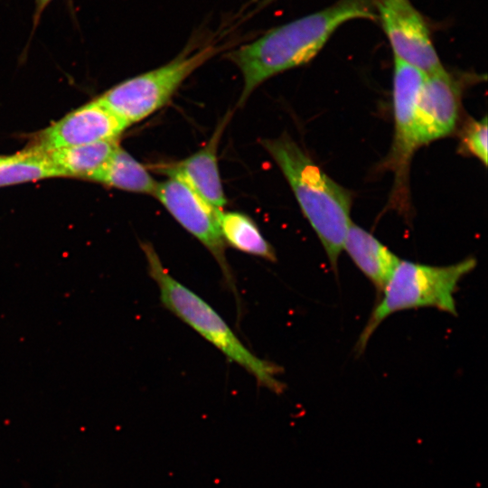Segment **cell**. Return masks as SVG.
<instances>
[{"label":"cell","mask_w":488,"mask_h":488,"mask_svg":"<svg viewBox=\"0 0 488 488\" xmlns=\"http://www.w3.org/2000/svg\"><path fill=\"white\" fill-rule=\"evenodd\" d=\"M475 266L476 260L473 257L447 266H430L400 259L360 335L357 352H363L375 330L394 313L434 307L456 315L455 294L458 284Z\"/></svg>","instance_id":"4"},{"label":"cell","mask_w":488,"mask_h":488,"mask_svg":"<svg viewBox=\"0 0 488 488\" xmlns=\"http://www.w3.org/2000/svg\"><path fill=\"white\" fill-rule=\"evenodd\" d=\"M129 126L97 99L42 130L33 145L49 151L117 139Z\"/></svg>","instance_id":"8"},{"label":"cell","mask_w":488,"mask_h":488,"mask_svg":"<svg viewBox=\"0 0 488 488\" xmlns=\"http://www.w3.org/2000/svg\"><path fill=\"white\" fill-rule=\"evenodd\" d=\"M461 148L487 164V117L471 121L461 136Z\"/></svg>","instance_id":"17"},{"label":"cell","mask_w":488,"mask_h":488,"mask_svg":"<svg viewBox=\"0 0 488 488\" xmlns=\"http://www.w3.org/2000/svg\"><path fill=\"white\" fill-rule=\"evenodd\" d=\"M224 124L219 126L207 145L195 154L159 171L186 183L217 209L226 204L217 164V147Z\"/></svg>","instance_id":"11"},{"label":"cell","mask_w":488,"mask_h":488,"mask_svg":"<svg viewBox=\"0 0 488 488\" xmlns=\"http://www.w3.org/2000/svg\"><path fill=\"white\" fill-rule=\"evenodd\" d=\"M223 49L211 43L183 50L168 63L119 83L99 99L129 125L140 121L164 106L191 73Z\"/></svg>","instance_id":"5"},{"label":"cell","mask_w":488,"mask_h":488,"mask_svg":"<svg viewBox=\"0 0 488 488\" xmlns=\"http://www.w3.org/2000/svg\"><path fill=\"white\" fill-rule=\"evenodd\" d=\"M52 1L53 0H34V9L32 18V34L34 33L38 27L43 12Z\"/></svg>","instance_id":"18"},{"label":"cell","mask_w":488,"mask_h":488,"mask_svg":"<svg viewBox=\"0 0 488 488\" xmlns=\"http://www.w3.org/2000/svg\"><path fill=\"white\" fill-rule=\"evenodd\" d=\"M460 82L445 69L426 75L416 108L418 145L448 136L458 119Z\"/></svg>","instance_id":"10"},{"label":"cell","mask_w":488,"mask_h":488,"mask_svg":"<svg viewBox=\"0 0 488 488\" xmlns=\"http://www.w3.org/2000/svg\"><path fill=\"white\" fill-rule=\"evenodd\" d=\"M218 221L223 239L236 249L269 261L277 259L272 246L263 237L256 223L246 214L221 211Z\"/></svg>","instance_id":"15"},{"label":"cell","mask_w":488,"mask_h":488,"mask_svg":"<svg viewBox=\"0 0 488 488\" xmlns=\"http://www.w3.org/2000/svg\"><path fill=\"white\" fill-rule=\"evenodd\" d=\"M376 0H339L315 13L274 27L227 57L243 76L242 104L263 81L310 61L333 33L356 19L376 20Z\"/></svg>","instance_id":"1"},{"label":"cell","mask_w":488,"mask_h":488,"mask_svg":"<svg viewBox=\"0 0 488 488\" xmlns=\"http://www.w3.org/2000/svg\"><path fill=\"white\" fill-rule=\"evenodd\" d=\"M266 150L288 182L299 206L337 273L343 241L352 222L351 194L331 179L289 136L263 140Z\"/></svg>","instance_id":"2"},{"label":"cell","mask_w":488,"mask_h":488,"mask_svg":"<svg viewBox=\"0 0 488 488\" xmlns=\"http://www.w3.org/2000/svg\"><path fill=\"white\" fill-rule=\"evenodd\" d=\"M63 177L46 151L32 145L14 155L0 156V187L52 177Z\"/></svg>","instance_id":"14"},{"label":"cell","mask_w":488,"mask_h":488,"mask_svg":"<svg viewBox=\"0 0 488 488\" xmlns=\"http://www.w3.org/2000/svg\"><path fill=\"white\" fill-rule=\"evenodd\" d=\"M393 77V112L395 134L389 164L396 174V184H404L413 152L418 147L416 136V108L426 75L395 59Z\"/></svg>","instance_id":"9"},{"label":"cell","mask_w":488,"mask_h":488,"mask_svg":"<svg viewBox=\"0 0 488 488\" xmlns=\"http://www.w3.org/2000/svg\"><path fill=\"white\" fill-rule=\"evenodd\" d=\"M343 249L380 292L400 261L371 233L352 222L349 225Z\"/></svg>","instance_id":"12"},{"label":"cell","mask_w":488,"mask_h":488,"mask_svg":"<svg viewBox=\"0 0 488 488\" xmlns=\"http://www.w3.org/2000/svg\"><path fill=\"white\" fill-rule=\"evenodd\" d=\"M375 7L395 59L425 75L444 69L428 24L410 0H376Z\"/></svg>","instance_id":"6"},{"label":"cell","mask_w":488,"mask_h":488,"mask_svg":"<svg viewBox=\"0 0 488 488\" xmlns=\"http://www.w3.org/2000/svg\"><path fill=\"white\" fill-rule=\"evenodd\" d=\"M117 139L46 151L62 176L96 181L118 146Z\"/></svg>","instance_id":"13"},{"label":"cell","mask_w":488,"mask_h":488,"mask_svg":"<svg viewBox=\"0 0 488 488\" xmlns=\"http://www.w3.org/2000/svg\"><path fill=\"white\" fill-rule=\"evenodd\" d=\"M96 182L121 190L154 194L157 183L146 169L118 145Z\"/></svg>","instance_id":"16"},{"label":"cell","mask_w":488,"mask_h":488,"mask_svg":"<svg viewBox=\"0 0 488 488\" xmlns=\"http://www.w3.org/2000/svg\"><path fill=\"white\" fill-rule=\"evenodd\" d=\"M141 247L148 273L158 286L164 305L243 367L260 386L281 393L285 385L277 379L279 367L253 354L207 302L174 278L150 243H143Z\"/></svg>","instance_id":"3"},{"label":"cell","mask_w":488,"mask_h":488,"mask_svg":"<svg viewBox=\"0 0 488 488\" xmlns=\"http://www.w3.org/2000/svg\"><path fill=\"white\" fill-rule=\"evenodd\" d=\"M154 195L185 230L210 250L230 281L224 239L218 221L221 209L211 205L186 183L175 177L157 183Z\"/></svg>","instance_id":"7"}]
</instances>
